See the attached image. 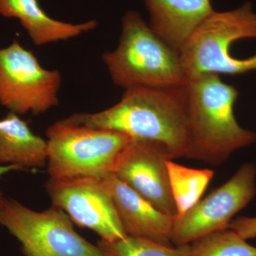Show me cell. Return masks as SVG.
Here are the masks:
<instances>
[{"label":"cell","mask_w":256,"mask_h":256,"mask_svg":"<svg viewBox=\"0 0 256 256\" xmlns=\"http://www.w3.org/2000/svg\"><path fill=\"white\" fill-rule=\"evenodd\" d=\"M62 121L159 142L172 160L186 156L190 146L186 85L130 88L106 110L76 114Z\"/></svg>","instance_id":"cell-1"},{"label":"cell","mask_w":256,"mask_h":256,"mask_svg":"<svg viewBox=\"0 0 256 256\" xmlns=\"http://www.w3.org/2000/svg\"><path fill=\"white\" fill-rule=\"evenodd\" d=\"M190 146L186 158L218 166L236 151L252 146L256 133L237 122L234 107L239 92L220 80L204 74L188 79Z\"/></svg>","instance_id":"cell-2"},{"label":"cell","mask_w":256,"mask_h":256,"mask_svg":"<svg viewBox=\"0 0 256 256\" xmlns=\"http://www.w3.org/2000/svg\"><path fill=\"white\" fill-rule=\"evenodd\" d=\"M178 55L188 79L204 74L236 76L256 70V14L252 3L230 11H214Z\"/></svg>","instance_id":"cell-3"},{"label":"cell","mask_w":256,"mask_h":256,"mask_svg":"<svg viewBox=\"0 0 256 256\" xmlns=\"http://www.w3.org/2000/svg\"><path fill=\"white\" fill-rule=\"evenodd\" d=\"M118 46L102 56L114 85L138 86H184L180 55L159 38L136 11L122 21Z\"/></svg>","instance_id":"cell-4"},{"label":"cell","mask_w":256,"mask_h":256,"mask_svg":"<svg viewBox=\"0 0 256 256\" xmlns=\"http://www.w3.org/2000/svg\"><path fill=\"white\" fill-rule=\"evenodd\" d=\"M47 168L50 178L112 174L116 160L133 138L124 133L66 124L62 120L46 130Z\"/></svg>","instance_id":"cell-5"},{"label":"cell","mask_w":256,"mask_h":256,"mask_svg":"<svg viewBox=\"0 0 256 256\" xmlns=\"http://www.w3.org/2000/svg\"><path fill=\"white\" fill-rule=\"evenodd\" d=\"M72 222L54 205L38 212L4 198L0 207V224L18 239L25 256H104L76 232Z\"/></svg>","instance_id":"cell-6"},{"label":"cell","mask_w":256,"mask_h":256,"mask_svg":"<svg viewBox=\"0 0 256 256\" xmlns=\"http://www.w3.org/2000/svg\"><path fill=\"white\" fill-rule=\"evenodd\" d=\"M60 82L58 70L44 68L18 40L0 48V104L10 112L44 114L58 105Z\"/></svg>","instance_id":"cell-7"},{"label":"cell","mask_w":256,"mask_h":256,"mask_svg":"<svg viewBox=\"0 0 256 256\" xmlns=\"http://www.w3.org/2000/svg\"><path fill=\"white\" fill-rule=\"evenodd\" d=\"M256 195V165L246 163L223 185L175 218L172 233L174 246L186 245L207 234L229 228L238 212Z\"/></svg>","instance_id":"cell-8"},{"label":"cell","mask_w":256,"mask_h":256,"mask_svg":"<svg viewBox=\"0 0 256 256\" xmlns=\"http://www.w3.org/2000/svg\"><path fill=\"white\" fill-rule=\"evenodd\" d=\"M45 188L54 206L64 210L77 225L94 230L100 240L112 242L128 236L100 178H50Z\"/></svg>","instance_id":"cell-9"},{"label":"cell","mask_w":256,"mask_h":256,"mask_svg":"<svg viewBox=\"0 0 256 256\" xmlns=\"http://www.w3.org/2000/svg\"><path fill=\"white\" fill-rule=\"evenodd\" d=\"M172 160L163 144L133 139L120 153L112 174L139 194L156 210L176 217L166 162Z\"/></svg>","instance_id":"cell-10"},{"label":"cell","mask_w":256,"mask_h":256,"mask_svg":"<svg viewBox=\"0 0 256 256\" xmlns=\"http://www.w3.org/2000/svg\"><path fill=\"white\" fill-rule=\"evenodd\" d=\"M100 180L128 236L174 246L172 242L174 217L156 210L114 175L110 174Z\"/></svg>","instance_id":"cell-11"},{"label":"cell","mask_w":256,"mask_h":256,"mask_svg":"<svg viewBox=\"0 0 256 256\" xmlns=\"http://www.w3.org/2000/svg\"><path fill=\"white\" fill-rule=\"evenodd\" d=\"M150 15V28L180 53L200 24L213 12L212 0H144Z\"/></svg>","instance_id":"cell-12"},{"label":"cell","mask_w":256,"mask_h":256,"mask_svg":"<svg viewBox=\"0 0 256 256\" xmlns=\"http://www.w3.org/2000/svg\"><path fill=\"white\" fill-rule=\"evenodd\" d=\"M0 15L18 18L36 46L66 41L95 30L96 20L80 24L58 21L46 14L38 0H0Z\"/></svg>","instance_id":"cell-13"},{"label":"cell","mask_w":256,"mask_h":256,"mask_svg":"<svg viewBox=\"0 0 256 256\" xmlns=\"http://www.w3.org/2000/svg\"><path fill=\"white\" fill-rule=\"evenodd\" d=\"M47 160V140L32 132L28 122L13 112L0 120V164L26 170L43 168Z\"/></svg>","instance_id":"cell-14"},{"label":"cell","mask_w":256,"mask_h":256,"mask_svg":"<svg viewBox=\"0 0 256 256\" xmlns=\"http://www.w3.org/2000/svg\"><path fill=\"white\" fill-rule=\"evenodd\" d=\"M166 166L176 210L175 218H180L200 201L214 172L208 169L186 168L172 160H168Z\"/></svg>","instance_id":"cell-15"},{"label":"cell","mask_w":256,"mask_h":256,"mask_svg":"<svg viewBox=\"0 0 256 256\" xmlns=\"http://www.w3.org/2000/svg\"><path fill=\"white\" fill-rule=\"evenodd\" d=\"M190 245V256H256V247L230 228L207 234Z\"/></svg>","instance_id":"cell-16"},{"label":"cell","mask_w":256,"mask_h":256,"mask_svg":"<svg viewBox=\"0 0 256 256\" xmlns=\"http://www.w3.org/2000/svg\"><path fill=\"white\" fill-rule=\"evenodd\" d=\"M97 246L104 256H190V244L168 246L129 236L116 242L100 240Z\"/></svg>","instance_id":"cell-17"},{"label":"cell","mask_w":256,"mask_h":256,"mask_svg":"<svg viewBox=\"0 0 256 256\" xmlns=\"http://www.w3.org/2000/svg\"><path fill=\"white\" fill-rule=\"evenodd\" d=\"M229 228L240 236L245 240L256 238V216H242L233 220L229 225Z\"/></svg>","instance_id":"cell-18"},{"label":"cell","mask_w":256,"mask_h":256,"mask_svg":"<svg viewBox=\"0 0 256 256\" xmlns=\"http://www.w3.org/2000/svg\"><path fill=\"white\" fill-rule=\"evenodd\" d=\"M24 171L22 168L20 166H16V165H0V178L3 174H6V173L10 172L12 171ZM3 198L4 197L2 196V194L0 192V207H1L2 203Z\"/></svg>","instance_id":"cell-19"}]
</instances>
